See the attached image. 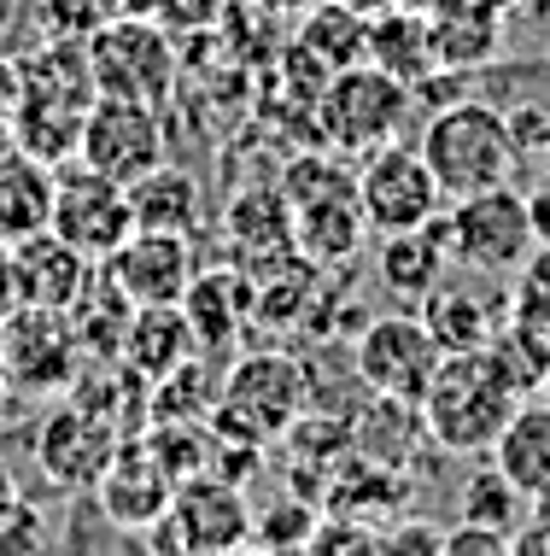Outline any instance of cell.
<instances>
[{"label": "cell", "mask_w": 550, "mask_h": 556, "mask_svg": "<svg viewBox=\"0 0 550 556\" xmlns=\"http://www.w3.org/2000/svg\"><path fill=\"white\" fill-rule=\"evenodd\" d=\"M457 509H463V521H481V528H498V533L515 539V528H522V516H527V492L486 457L481 469H469Z\"/></svg>", "instance_id": "cell-24"}, {"label": "cell", "mask_w": 550, "mask_h": 556, "mask_svg": "<svg viewBox=\"0 0 550 556\" xmlns=\"http://www.w3.org/2000/svg\"><path fill=\"white\" fill-rule=\"evenodd\" d=\"M100 498H106V516L112 521H136V528H153V521H165V509L176 498L170 486V469L158 457H112L106 469H100Z\"/></svg>", "instance_id": "cell-17"}, {"label": "cell", "mask_w": 550, "mask_h": 556, "mask_svg": "<svg viewBox=\"0 0 550 556\" xmlns=\"http://www.w3.org/2000/svg\"><path fill=\"white\" fill-rule=\"evenodd\" d=\"M100 276L112 281V293L124 299L129 311L136 305H182V293L193 288L200 264H193L188 235L170 229H129V240L100 258Z\"/></svg>", "instance_id": "cell-10"}, {"label": "cell", "mask_w": 550, "mask_h": 556, "mask_svg": "<svg viewBox=\"0 0 550 556\" xmlns=\"http://www.w3.org/2000/svg\"><path fill=\"white\" fill-rule=\"evenodd\" d=\"M439 551H451V556H463V551H515V539L510 533H498V528H481V521H457V528H445L439 533Z\"/></svg>", "instance_id": "cell-27"}, {"label": "cell", "mask_w": 550, "mask_h": 556, "mask_svg": "<svg viewBox=\"0 0 550 556\" xmlns=\"http://www.w3.org/2000/svg\"><path fill=\"white\" fill-rule=\"evenodd\" d=\"M7 12H12V0H0V24H7Z\"/></svg>", "instance_id": "cell-36"}, {"label": "cell", "mask_w": 550, "mask_h": 556, "mask_svg": "<svg viewBox=\"0 0 550 556\" xmlns=\"http://www.w3.org/2000/svg\"><path fill=\"white\" fill-rule=\"evenodd\" d=\"M539 399L550 404V369H545V381H539Z\"/></svg>", "instance_id": "cell-35"}, {"label": "cell", "mask_w": 550, "mask_h": 556, "mask_svg": "<svg viewBox=\"0 0 550 556\" xmlns=\"http://www.w3.org/2000/svg\"><path fill=\"white\" fill-rule=\"evenodd\" d=\"M358 205L375 235H398V229H415V223L445 217L451 200H445L434 164L422 159V147L386 141L375 153H363L358 164Z\"/></svg>", "instance_id": "cell-7"}, {"label": "cell", "mask_w": 550, "mask_h": 556, "mask_svg": "<svg viewBox=\"0 0 550 556\" xmlns=\"http://www.w3.org/2000/svg\"><path fill=\"white\" fill-rule=\"evenodd\" d=\"M299 399H305V375L287 357H246L229 375V393H222V428H234V433L287 428Z\"/></svg>", "instance_id": "cell-13"}, {"label": "cell", "mask_w": 550, "mask_h": 556, "mask_svg": "<svg viewBox=\"0 0 550 556\" xmlns=\"http://www.w3.org/2000/svg\"><path fill=\"white\" fill-rule=\"evenodd\" d=\"M112 18H124V0H41V36L53 41H88Z\"/></svg>", "instance_id": "cell-25"}, {"label": "cell", "mask_w": 550, "mask_h": 556, "mask_svg": "<svg viewBox=\"0 0 550 556\" xmlns=\"http://www.w3.org/2000/svg\"><path fill=\"white\" fill-rule=\"evenodd\" d=\"M293 41L334 77V71L363 65L369 59V18L358 7H346V0H317V7L299 18V36Z\"/></svg>", "instance_id": "cell-20"}, {"label": "cell", "mask_w": 550, "mask_h": 556, "mask_svg": "<svg viewBox=\"0 0 550 556\" xmlns=\"http://www.w3.org/2000/svg\"><path fill=\"white\" fill-rule=\"evenodd\" d=\"M48 528H41V516L29 509L24 498H12V492H0V556H18V551H36Z\"/></svg>", "instance_id": "cell-26"}, {"label": "cell", "mask_w": 550, "mask_h": 556, "mask_svg": "<svg viewBox=\"0 0 550 556\" xmlns=\"http://www.w3.org/2000/svg\"><path fill=\"white\" fill-rule=\"evenodd\" d=\"M18 100H24V65L0 53V124H12V117H18Z\"/></svg>", "instance_id": "cell-29"}, {"label": "cell", "mask_w": 550, "mask_h": 556, "mask_svg": "<svg viewBox=\"0 0 550 556\" xmlns=\"http://www.w3.org/2000/svg\"><path fill=\"white\" fill-rule=\"evenodd\" d=\"M375 269H381V288L393 293V299H415V305H422V299L457 269L445 217L415 223V229H398V235H381Z\"/></svg>", "instance_id": "cell-15"}, {"label": "cell", "mask_w": 550, "mask_h": 556, "mask_svg": "<svg viewBox=\"0 0 550 556\" xmlns=\"http://www.w3.org/2000/svg\"><path fill=\"white\" fill-rule=\"evenodd\" d=\"M533 147H539V159H545V170H550V112L539 117V141H533Z\"/></svg>", "instance_id": "cell-33"}, {"label": "cell", "mask_w": 550, "mask_h": 556, "mask_svg": "<svg viewBox=\"0 0 550 556\" xmlns=\"http://www.w3.org/2000/svg\"><path fill=\"white\" fill-rule=\"evenodd\" d=\"M252 7H258L264 18H305V12L317 7V0H252Z\"/></svg>", "instance_id": "cell-31"}, {"label": "cell", "mask_w": 550, "mask_h": 556, "mask_svg": "<svg viewBox=\"0 0 550 556\" xmlns=\"http://www.w3.org/2000/svg\"><path fill=\"white\" fill-rule=\"evenodd\" d=\"M422 159L434 164L445 200H463V193L481 188H503L522 170V147H515L510 117L486 100H457V106H439L422 124Z\"/></svg>", "instance_id": "cell-2"}, {"label": "cell", "mask_w": 550, "mask_h": 556, "mask_svg": "<svg viewBox=\"0 0 550 556\" xmlns=\"http://www.w3.org/2000/svg\"><path fill=\"white\" fill-rule=\"evenodd\" d=\"M53 235H65L82 258H112L117 247L136 229V205H129V188L112 182L106 170L82 159H65L59 164V188H53Z\"/></svg>", "instance_id": "cell-8"}, {"label": "cell", "mask_w": 550, "mask_h": 556, "mask_svg": "<svg viewBox=\"0 0 550 556\" xmlns=\"http://www.w3.org/2000/svg\"><path fill=\"white\" fill-rule=\"evenodd\" d=\"M346 7H358L363 18H381V12H393V7H405V0H346Z\"/></svg>", "instance_id": "cell-32"}, {"label": "cell", "mask_w": 550, "mask_h": 556, "mask_svg": "<svg viewBox=\"0 0 550 556\" xmlns=\"http://www.w3.org/2000/svg\"><path fill=\"white\" fill-rule=\"evenodd\" d=\"M522 399H527V387H522V375L503 364L498 345H474V352L439 357L415 416L434 433V445L457 451V457H486Z\"/></svg>", "instance_id": "cell-1"}, {"label": "cell", "mask_w": 550, "mask_h": 556, "mask_svg": "<svg viewBox=\"0 0 550 556\" xmlns=\"http://www.w3.org/2000/svg\"><path fill=\"white\" fill-rule=\"evenodd\" d=\"M351 357H358V381L381 404H410L415 410L445 352H439L434 328L422 323V311H386V317H375L358 334Z\"/></svg>", "instance_id": "cell-6"}, {"label": "cell", "mask_w": 550, "mask_h": 556, "mask_svg": "<svg viewBox=\"0 0 550 556\" xmlns=\"http://www.w3.org/2000/svg\"><path fill=\"white\" fill-rule=\"evenodd\" d=\"M7 147H12V124H0V153H7Z\"/></svg>", "instance_id": "cell-34"}, {"label": "cell", "mask_w": 550, "mask_h": 556, "mask_svg": "<svg viewBox=\"0 0 550 556\" xmlns=\"http://www.w3.org/2000/svg\"><path fill=\"white\" fill-rule=\"evenodd\" d=\"M41 463H48V475L65 480V486H77V480H100V469L112 463V440L88 422V416L59 410L48 422V433H41Z\"/></svg>", "instance_id": "cell-22"}, {"label": "cell", "mask_w": 550, "mask_h": 556, "mask_svg": "<svg viewBox=\"0 0 550 556\" xmlns=\"http://www.w3.org/2000/svg\"><path fill=\"white\" fill-rule=\"evenodd\" d=\"M410 83H398V77H386L381 65H346V71H334L329 83H322V94H317V124H322V141L334 147V153H351V159H363V153H375V147L386 141H398L410 124Z\"/></svg>", "instance_id": "cell-3"}, {"label": "cell", "mask_w": 550, "mask_h": 556, "mask_svg": "<svg viewBox=\"0 0 550 556\" xmlns=\"http://www.w3.org/2000/svg\"><path fill=\"white\" fill-rule=\"evenodd\" d=\"M12 264H18V299L24 311H71L94 281V258H82L65 235L41 229L12 247Z\"/></svg>", "instance_id": "cell-14"}, {"label": "cell", "mask_w": 550, "mask_h": 556, "mask_svg": "<svg viewBox=\"0 0 550 556\" xmlns=\"http://www.w3.org/2000/svg\"><path fill=\"white\" fill-rule=\"evenodd\" d=\"M415 311L434 328L439 352H474V345H493L498 328L510 323V281L474 276V269H451Z\"/></svg>", "instance_id": "cell-11"}, {"label": "cell", "mask_w": 550, "mask_h": 556, "mask_svg": "<svg viewBox=\"0 0 550 556\" xmlns=\"http://www.w3.org/2000/svg\"><path fill=\"white\" fill-rule=\"evenodd\" d=\"M88 53V77L94 94H129V100H153L165 106L176 77H182V53H176V29H165L158 18H112L100 36L82 41Z\"/></svg>", "instance_id": "cell-5"}, {"label": "cell", "mask_w": 550, "mask_h": 556, "mask_svg": "<svg viewBox=\"0 0 550 556\" xmlns=\"http://www.w3.org/2000/svg\"><path fill=\"white\" fill-rule=\"evenodd\" d=\"M445 229H451L457 269H474V276H493V281H510L539 247L527 193H515L510 182L451 200L445 205Z\"/></svg>", "instance_id": "cell-4"}, {"label": "cell", "mask_w": 550, "mask_h": 556, "mask_svg": "<svg viewBox=\"0 0 550 556\" xmlns=\"http://www.w3.org/2000/svg\"><path fill=\"white\" fill-rule=\"evenodd\" d=\"M77 159L106 170L112 182H141L153 164H165V117L153 100H129V94H94V106L82 117V141Z\"/></svg>", "instance_id": "cell-9"}, {"label": "cell", "mask_w": 550, "mask_h": 556, "mask_svg": "<svg viewBox=\"0 0 550 556\" xmlns=\"http://www.w3.org/2000/svg\"><path fill=\"white\" fill-rule=\"evenodd\" d=\"M515 551L522 556H550V492L527 498V516H522V528H515Z\"/></svg>", "instance_id": "cell-28"}, {"label": "cell", "mask_w": 550, "mask_h": 556, "mask_svg": "<svg viewBox=\"0 0 550 556\" xmlns=\"http://www.w3.org/2000/svg\"><path fill=\"white\" fill-rule=\"evenodd\" d=\"M527 212H533V235H539V247H550V170H545V182L527 193Z\"/></svg>", "instance_id": "cell-30"}, {"label": "cell", "mask_w": 550, "mask_h": 556, "mask_svg": "<svg viewBox=\"0 0 550 556\" xmlns=\"http://www.w3.org/2000/svg\"><path fill=\"white\" fill-rule=\"evenodd\" d=\"M129 205H136V229H170L193 235L200 229V182L176 164H153L141 182H129Z\"/></svg>", "instance_id": "cell-21"}, {"label": "cell", "mask_w": 550, "mask_h": 556, "mask_svg": "<svg viewBox=\"0 0 550 556\" xmlns=\"http://www.w3.org/2000/svg\"><path fill=\"white\" fill-rule=\"evenodd\" d=\"M369 65H381L386 77L415 88L439 65L434 59V24H422L410 7H393V12H381V18H369Z\"/></svg>", "instance_id": "cell-19"}, {"label": "cell", "mask_w": 550, "mask_h": 556, "mask_svg": "<svg viewBox=\"0 0 550 556\" xmlns=\"http://www.w3.org/2000/svg\"><path fill=\"white\" fill-rule=\"evenodd\" d=\"M53 188H59V164H48L18 141L0 153V240L7 247H18V240L41 235L53 223Z\"/></svg>", "instance_id": "cell-16"}, {"label": "cell", "mask_w": 550, "mask_h": 556, "mask_svg": "<svg viewBox=\"0 0 550 556\" xmlns=\"http://www.w3.org/2000/svg\"><path fill=\"white\" fill-rule=\"evenodd\" d=\"M165 521L170 528L153 533V539H170V545H182V551H234L252 539V509L241 498V486H229V480H217V475H193L170 498Z\"/></svg>", "instance_id": "cell-12"}, {"label": "cell", "mask_w": 550, "mask_h": 556, "mask_svg": "<svg viewBox=\"0 0 550 556\" xmlns=\"http://www.w3.org/2000/svg\"><path fill=\"white\" fill-rule=\"evenodd\" d=\"M129 364L141 375H153V381H165V375L182 364L193 352V334H188V317L182 305H136V317H129Z\"/></svg>", "instance_id": "cell-23"}, {"label": "cell", "mask_w": 550, "mask_h": 556, "mask_svg": "<svg viewBox=\"0 0 550 556\" xmlns=\"http://www.w3.org/2000/svg\"><path fill=\"white\" fill-rule=\"evenodd\" d=\"M486 457H493L527 498L550 492V404L545 399H522Z\"/></svg>", "instance_id": "cell-18"}]
</instances>
